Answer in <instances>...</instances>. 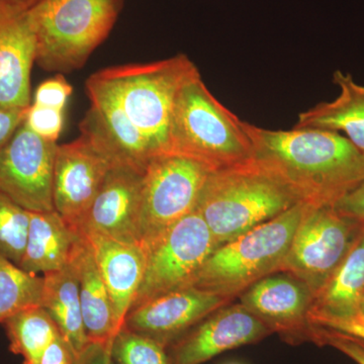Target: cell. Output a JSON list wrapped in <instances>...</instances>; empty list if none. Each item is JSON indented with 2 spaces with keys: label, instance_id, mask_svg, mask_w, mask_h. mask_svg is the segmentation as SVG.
<instances>
[{
  "label": "cell",
  "instance_id": "1",
  "mask_svg": "<svg viewBox=\"0 0 364 364\" xmlns=\"http://www.w3.org/2000/svg\"><path fill=\"white\" fill-rule=\"evenodd\" d=\"M244 127L253 158L279 174L303 203L334 205L364 179V153L342 134L268 130L247 122Z\"/></svg>",
  "mask_w": 364,
  "mask_h": 364
},
{
  "label": "cell",
  "instance_id": "2",
  "mask_svg": "<svg viewBox=\"0 0 364 364\" xmlns=\"http://www.w3.org/2000/svg\"><path fill=\"white\" fill-rule=\"evenodd\" d=\"M301 202L284 179L255 158L213 170L196 210L218 247Z\"/></svg>",
  "mask_w": 364,
  "mask_h": 364
},
{
  "label": "cell",
  "instance_id": "3",
  "mask_svg": "<svg viewBox=\"0 0 364 364\" xmlns=\"http://www.w3.org/2000/svg\"><path fill=\"white\" fill-rule=\"evenodd\" d=\"M167 153L193 158L214 170L253 158V146L244 121L213 95L198 69L177 91Z\"/></svg>",
  "mask_w": 364,
  "mask_h": 364
},
{
  "label": "cell",
  "instance_id": "4",
  "mask_svg": "<svg viewBox=\"0 0 364 364\" xmlns=\"http://www.w3.org/2000/svg\"><path fill=\"white\" fill-rule=\"evenodd\" d=\"M309 205L299 203L215 248L193 287L232 299L258 280L279 272Z\"/></svg>",
  "mask_w": 364,
  "mask_h": 364
},
{
  "label": "cell",
  "instance_id": "5",
  "mask_svg": "<svg viewBox=\"0 0 364 364\" xmlns=\"http://www.w3.org/2000/svg\"><path fill=\"white\" fill-rule=\"evenodd\" d=\"M119 0H40L28 9L36 37V63L48 71L85 65L119 14Z\"/></svg>",
  "mask_w": 364,
  "mask_h": 364
},
{
  "label": "cell",
  "instance_id": "6",
  "mask_svg": "<svg viewBox=\"0 0 364 364\" xmlns=\"http://www.w3.org/2000/svg\"><path fill=\"white\" fill-rule=\"evenodd\" d=\"M198 67L186 55L147 64H127L98 71L142 134L153 156L165 154L177 91Z\"/></svg>",
  "mask_w": 364,
  "mask_h": 364
},
{
  "label": "cell",
  "instance_id": "7",
  "mask_svg": "<svg viewBox=\"0 0 364 364\" xmlns=\"http://www.w3.org/2000/svg\"><path fill=\"white\" fill-rule=\"evenodd\" d=\"M363 228V221L333 205H309L279 272L305 282L315 296L350 252Z\"/></svg>",
  "mask_w": 364,
  "mask_h": 364
},
{
  "label": "cell",
  "instance_id": "8",
  "mask_svg": "<svg viewBox=\"0 0 364 364\" xmlns=\"http://www.w3.org/2000/svg\"><path fill=\"white\" fill-rule=\"evenodd\" d=\"M212 167L193 158L160 154L151 158L144 174L140 213L143 248L196 210Z\"/></svg>",
  "mask_w": 364,
  "mask_h": 364
},
{
  "label": "cell",
  "instance_id": "9",
  "mask_svg": "<svg viewBox=\"0 0 364 364\" xmlns=\"http://www.w3.org/2000/svg\"><path fill=\"white\" fill-rule=\"evenodd\" d=\"M217 247L212 232L196 210L182 218L144 248L145 270L131 309L193 287L203 263Z\"/></svg>",
  "mask_w": 364,
  "mask_h": 364
},
{
  "label": "cell",
  "instance_id": "10",
  "mask_svg": "<svg viewBox=\"0 0 364 364\" xmlns=\"http://www.w3.org/2000/svg\"><path fill=\"white\" fill-rule=\"evenodd\" d=\"M80 136L58 145L53 173L54 210L76 232L116 159L100 132L86 119Z\"/></svg>",
  "mask_w": 364,
  "mask_h": 364
},
{
  "label": "cell",
  "instance_id": "11",
  "mask_svg": "<svg viewBox=\"0 0 364 364\" xmlns=\"http://www.w3.org/2000/svg\"><path fill=\"white\" fill-rule=\"evenodd\" d=\"M58 144L25 124L0 149V193L28 212L54 210L53 173Z\"/></svg>",
  "mask_w": 364,
  "mask_h": 364
},
{
  "label": "cell",
  "instance_id": "12",
  "mask_svg": "<svg viewBox=\"0 0 364 364\" xmlns=\"http://www.w3.org/2000/svg\"><path fill=\"white\" fill-rule=\"evenodd\" d=\"M240 304L272 333L291 344L313 342L315 326L309 320L314 294L305 282L287 272L272 273L240 294Z\"/></svg>",
  "mask_w": 364,
  "mask_h": 364
},
{
  "label": "cell",
  "instance_id": "13",
  "mask_svg": "<svg viewBox=\"0 0 364 364\" xmlns=\"http://www.w3.org/2000/svg\"><path fill=\"white\" fill-rule=\"evenodd\" d=\"M272 332L241 304L210 314L170 345V364H202L225 351L257 343Z\"/></svg>",
  "mask_w": 364,
  "mask_h": 364
},
{
  "label": "cell",
  "instance_id": "14",
  "mask_svg": "<svg viewBox=\"0 0 364 364\" xmlns=\"http://www.w3.org/2000/svg\"><path fill=\"white\" fill-rule=\"evenodd\" d=\"M145 169L114 163L79 232L95 231L141 245L139 229Z\"/></svg>",
  "mask_w": 364,
  "mask_h": 364
},
{
  "label": "cell",
  "instance_id": "15",
  "mask_svg": "<svg viewBox=\"0 0 364 364\" xmlns=\"http://www.w3.org/2000/svg\"><path fill=\"white\" fill-rule=\"evenodd\" d=\"M230 299L189 287L131 309L124 327L156 340L167 348Z\"/></svg>",
  "mask_w": 364,
  "mask_h": 364
},
{
  "label": "cell",
  "instance_id": "16",
  "mask_svg": "<svg viewBox=\"0 0 364 364\" xmlns=\"http://www.w3.org/2000/svg\"><path fill=\"white\" fill-rule=\"evenodd\" d=\"M36 37L28 11L0 7V107L26 109Z\"/></svg>",
  "mask_w": 364,
  "mask_h": 364
},
{
  "label": "cell",
  "instance_id": "17",
  "mask_svg": "<svg viewBox=\"0 0 364 364\" xmlns=\"http://www.w3.org/2000/svg\"><path fill=\"white\" fill-rule=\"evenodd\" d=\"M90 243L111 298L117 330L124 327L127 315L142 282L145 250L141 245L116 240L95 231L79 232Z\"/></svg>",
  "mask_w": 364,
  "mask_h": 364
},
{
  "label": "cell",
  "instance_id": "18",
  "mask_svg": "<svg viewBox=\"0 0 364 364\" xmlns=\"http://www.w3.org/2000/svg\"><path fill=\"white\" fill-rule=\"evenodd\" d=\"M90 109L86 116L97 124L117 162L146 168L153 156L149 145L131 121L111 85L97 73L86 82Z\"/></svg>",
  "mask_w": 364,
  "mask_h": 364
},
{
  "label": "cell",
  "instance_id": "19",
  "mask_svg": "<svg viewBox=\"0 0 364 364\" xmlns=\"http://www.w3.org/2000/svg\"><path fill=\"white\" fill-rule=\"evenodd\" d=\"M333 83L338 97L301 112L294 128L337 132L364 153V85L340 70L333 73Z\"/></svg>",
  "mask_w": 364,
  "mask_h": 364
},
{
  "label": "cell",
  "instance_id": "20",
  "mask_svg": "<svg viewBox=\"0 0 364 364\" xmlns=\"http://www.w3.org/2000/svg\"><path fill=\"white\" fill-rule=\"evenodd\" d=\"M77 272L79 296L86 335L90 342L112 344L119 330L111 298L88 241L80 237L71 254Z\"/></svg>",
  "mask_w": 364,
  "mask_h": 364
},
{
  "label": "cell",
  "instance_id": "21",
  "mask_svg": "<svg viewBox=\"0 0 364 364\" xmlns=\"http://www.w3.org/2000/svg\"><path fill=\"white\" fill-rule=\"evenodd\" d=\"M364 294V228L350 252L315 296L309 313L311 324L355 317Z\"/></svg>",
  "mask_w": 364,
  "mask_h": 364
},
{
  "label": "cell",
  "instance_id": "22",
  "mask_svg": "<svg viewBox=\"0 0 364 364\" xmlns=\"http://www.w3.org/2000/svg\"><path fill=\"white\" fill-rule=\"evenodd\" d=\"M80 233L56 212H30V226L21 269L31 274L56 272L68 264Z\"/></svg>",
  "mask_w": 364,
  "mask_h": 364
},
{
  "label": "cell",
  "instance_id": "23",
  "mask_svg": "<svg viewBox=\"0 0 364 364\" xmlns=\"http://www.w3.org/2000/svg\"><path fill=\"white\" fill-rule=\"evenodd\" d=\"M43 280L41 306L49 314L60 334L78 355L90 340L83 322L77 272L71 257L68 264L61 269L45 273Z\"/></svg>",
  "mask_w": 364,
  "mask_h": 364
},
{
  "label": "cell",
  "instance_id": "24",
  "mask_svg": "<svg viewBox=\"0 0 364 364\" xmlns=\"http://www.w3.org/2000/svg\"><path fill=\"white\" fill-rule=\"evenodd\" d=\"M9 349L23 359V364H39L46 349L60 334L54 321L41 306L14 314L4 323Z\"/></svg>",
  "mask_w": 364,
  "mask_h": 364
},
{
  "label": "cell",
  "instance_id": "25",
  "mask_svg": "<svg viewBox=\"0 0 364 364\" xmlns=\"http://www.w3.org/2000/svg\"><path fill=\"white\" fill-rule=\"evenodd\" d=\"M43 282L0 254V324L23 309L41 306Z\"/></svg>",
  "mask_w": 364,
  "mask_h": 364
},
{
  "label": "cell",
  "instance_id": "26",
  "mask_svg": "<svg viewBox=\"0 0 364 364\" xmlns=\"http://www.w3.org/2000/svg\"><path fill=\"white\" fill-rule=\"evenodd\" d=\"M30 212L0 193V254L20 265L25 253Z\"/></svg>",
  "mask_w": 364,
  "mask_h": 364
},
{
  "label": "cell",
  "instance_id": "27",
  "mask_svg": "<svg viewBox=\"0 0 364 364\" xmlns=\"http://www.w3.org/2000/svg\"><path fill=\"white\" fill-rule=\"evenodd\" d=\"M111 354L117 364H170L166 346L124 326L112 339Z\"/></svg>",
  "mask_w": 364,
  "mask_h": 364
},
{
  "label": "cell",
  "instance_id": "28",
  "mask_svg": "<svg viewBox=\"0 0 364 364\" xmlns=\"http://www.w3.org/2000/svg\"><path fill=\"white\" fill-rule=\"evenodd\" d=\"M23 124L44 140L57 143L63 130L64 111L32 104L26 109Z\"/></svg>",
  "mask_w": 364,
  "mask_h": 364
},
{
  "label": "cell",
  "instance_id": "29",
  "mask_svg": "<svg viewBox=\"0 0 364 364\" xmlns=\"http://www.w3.org/2000/svg\"><path fill=\"white\" fill-rule=\"evenodd\" d=\"M315 327L314 343L320 345V346H323V345L331 346L348 356L356 363L364 364V340L344 334V333L317 327V326Z\"/></svg>",
  "mask_w": 364,
  "mask_h": 364
},
{
  "label": "cell",
  "instance_id": "30",
  "mask_svg": "<svg viewBox=\"0 0 364 364\" xmlns=\"http://www.w3.org/2000/svg\"><path fill=\"white\" fill-rule=\"evenodd\" d=\"M73 88L59 74L41 83L33 95V104L64 111Z\"/></svg>",
  "mask_w": 364,
  "mask_h": 364
},
{
  "label": "cell",
  "instance_id": "31",
  "mask_svg": "<svg viewBox=\"0 0 364 364\" xmlns=\"http://www.w3.org/2000/svg\"><path fill=\"white\" fill-rule=\"evenodd\" d=\"M333 207L341 214L364 222V179Z\"/></svg>",
  "mask_w": 364,
  "mask_h": 364
},
{
  "label": "cell",
  "instance_id": "32",
  "mask_svg": "<svg viewBox=\"0 0 364 364\" xmlns=\"http://www.w3.org/2000/svg\"><path fill=\"white\" fill-rule=\"evenodd\" d=\"M75 358L70 345L59 334L43 353L39 364H74Z\"/></svg>",
  "mask_w": 364,
  "mask_h": 364
},
{
  "label": "cell",
  "instance_id": "33",
  "mask_svg": "<svg viewBox=\"0 0 364 364\" xmlns=\"http://www.w3.org/2000/svg\"><path fill=\"white\" fill-rule=\"evenodd\" d=\"M26 109L0 107V149L13 138L25 122Z\"/></svg>",
  "mask_w": 364,
  "mask_h": 364
},
{
  "label": "cell",
  "instance_id": "34",
  "mask_svg": "<svg viewBox=\"0 0 364 364\" xmlns=\"http://www.w3.org/2000/svg\"><path fill=\"white\" fill-rule=\"evenodd\" d=\"M74 364H117L112 358L111 344L90 342L78 355Z\"/></svg>",
  "mask_w": 364,
  "mask_h": 364
},
{
  "label": "cell",
  "instance_id": "35",
  "mask_svg": "<svg viewBox=\"0 0 364 364\" xmlns=\"http://www.w3.org/2000/svg\"><path fill=\"white\" fill-rule=\"evenodd\" d=\"M314 326L344 333V334L364 340V317L363 316L358 315L346 320L325 321Z\"/></svg>",
  "mask_w": 364,
  "mask_h": 364
},
{
  "label": "cell",
  "instance_id": "36",
  "mask_svg": "<svg viewBox=\"0 0 364 364\" xmlns=\"http://www.w3.org/2000/svg\"><path fill=\"white\" fill-rule=\"evenodd\" d=\"M39 1L40 0H0V7L28 11Z\"/></svg>",
  "mask_w": 364,
  "mask_h": 364
},
{
  "label": "cell",
  "instance_id": "37",
  "mask_svg": "<svg viewBox=\"0 0 364 364\" xmlns=\"http://www.w3.org/2000/svg\"><path fill=\"white\" fill-rule=\"evenodd\" d=\"M358 315L363 316V317H364V294L363 298H361L360 305H359V311Z\"/></svg>",
  "mask_w": 364,
  "mask_h": 364
},
{
  "label": "cell",
  "instance_id": "38",
  "mask_svg": "<svg viewBox=\"0 0 364 364\" xmlns=\"http://www.w3.org/2000/svg\"><path fill=\"white\" fill-rule=\"evenodd\" d=\"M231 364H238V363H231Z\"/></svg>",
  "mask_w": 364,
  "mask_h": 364
}]
</instances>
